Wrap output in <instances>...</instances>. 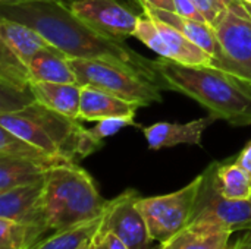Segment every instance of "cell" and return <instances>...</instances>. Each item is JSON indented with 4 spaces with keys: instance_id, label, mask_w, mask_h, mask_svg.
<instances>
[{
    "instance_id": "cell-1",
    "label": "cell",
    "mask_w": 251,
    "mask_h": 249,
    "mask_svg": "<svg viewBox=\"0 0 251 249\" xmlns=\"http://www.w3.org/2000/svg\"><path fill=\"white\" fill-rule=\"evenodd\" d=\"M0 18L13 19L37 29L68 59L112 62L166 90L153 60L134 51L124 40L106 35L84 22L63 0L0 1Z\"/></svg>"
},
{
    "instance_id": "cell-2",
    "label": "cell",
    "mask_w": 251,
    "mask_h": 249,
    "mask_svg": "<svg viewBox=\"0 0 251 249\" xmlns=\"http://www.w3.org/2000/svg\"><path fill=\"white\" fill-rule=\"evenodd\" d=\"M168 91L200 103L212 116L232 126L251 125V82L213 66H193L165 57L153 60Z\"/></svg>"
},
{
    "instance_id": "cell-3",
    "label": "cell",
    "mask_w": 251,
    "mask_h": 249,
    "mask_svg": "<svg viewBox=\"0 0 251 249\" xmlns=\"http://www.w3.org/2000/svg\"><path fill=\"white\" fill-rule=\"evenodd\" d=\"M107 201L93 178L76 163L53 167L44 178L40 198L43 233L75 227L100 217Z\"/></svg>"
},
{
    "instance_id": "cell-4",
    "label": "cell",
    "mask_w": 251,
    "mask_h": 249,
    "mask_svg": "<svg viewBox=\"0 0 251 249\" xmlns=\"http://www.w3.org/2000/svg\"><path fill=\"white\" fill-rule=\"evenodd\" d=\"M0 126L51 156L75 163L103 145L78 119L63 116L38 101L16 112L0 113Z\"/></svg>"
},
{
    "instance_id": "cell-5",
    "label": "cell",
    "mask_w": 251,
    "mask_h": 249,
    "mask_svg": "<svg viewBox=\"0 0 251 249\" xmlns=\"http://www.w3.org/2000/svg\"><path fill=\"white\" fill-rule=\"evenodd\" d=\"M79 85H90L141 107L160 103L162 88L121 65L106 60L69 59Z\"/></svg>"
},
{
    "instance_id": "cell-6",
    "label": "cell",
    "mask_w": 251,
    "mask_h": 249,
    "mask_svg": "<svg viewBox=\"0 0 251 249\" xmlns=\"http://www.w3.org/2000/svg\"><path fill=\"white\" fill-rule=\"evenodd\" d=\"M201 183L203 173L176 192L138 198V208L147 222L153 241L168 242L188 227L194 217Z\"/></svg>"
},
{
    "instance_id": "cell-7",
    "label": "cell",
    "mask_w": 251,
    "mask_h": 249,
    "mask_svg": "<svg viewBox=\"0 0 251 249\" xmlns=\"http://www.w3.org/2000/svg\"><path fill=\"white\" fill-rule=\"evenodd\" d=\"M160 57L193 66H212V56L187 38L176 28L143 13L138 18L134 35Z\"/></svg>"
},
{
    "instance_id": "cell-8",
    "label": "cell",
    "mask_w": 251,
    "mask_h": 249,
    "mask_svg": "<svg viewBox=\"0 0 251 249\" xmlns=\"http://www.w3.org/2000/svg\"><path fill=\"white\" fill-rule=\"evenodd\" d=\"M216 164L212 163L203 172V183L196 204L193 222L213 223L231 229L251 230V200H229L216 185Z\"/></svg>"
},
{
    "instance_id": "cell-9",
    "label": "cell",
    "mask_w": 251,
    "mask_h": 249,
    "mask_svg": "<svg viewBox=\"0 0 251 249\" xmlns=\"http://www.w3.org/2000/svg\"><path fill=\"white\" fill-rule=\"evenodd\" d=\"M213 28L235 75L251 82V15L243 1L229 3Z\"/></svg>"
},
{
    "instance_id": "cell-10",
    "label": "cell",
    "mask_w": 251,
    "mask_h": 249,
    "mask_svg": "<svg viewBox=\"0 0 251 249\" xmlns=\"http://www.w3.org/2000/svg\"><path fill=\"white\" fill-rule=\"evenodd\" d=\"M140 194L126 189L107 201L101 214V226L113 232L129 249H151V235L147 222L138 208Z\"/></svg>"
},
{
    "instance_id": "cell-11",
    "label": "cell",
    "mask_w": 251,
    "mask_h": 249,
    "mask_svg": "<svg viewBox=\"0 0 251 249\" xmlns=\"http://www.w3.org/2000/svg\"><path fill=\"white\" fill-rule=\"evenodd\" d=\"M66 4L84 22L113 38L125 40L137 29L140 16L118 0H69Z\"/></svg>"
},
{
    "instance_id": "cell-12",
    "label": "cell",
    "mask_w": 251,
    "mask_h": 249,
    "mask_svg": "<svg viewBox=\"0 0 251 249\" xmlns=\"http://www.w3.org/2000/svg\"><path fill=\"white\" fill-rule=\"evenodd\" d=\"M141 7L144 10V13L176 28L178 31H181L187 38H190L193 43H196L199 47H201L206 53H209L212 56V66L222 69L225 72L234 73V68L229 63L219 40L216 35V31L212 25H209L207 22H201V21H194V19H188L184 18L181 15H178L176 12H169V10H163V9H156V7H150L144 3H141Z\"/></svg>"
},
{
    "instance_id": "cell-13",
    "label": "cell",
    "mask_w": 251,
    "mask_h": 249,
    "mask_svg": "<svg viewBox=\"0 0 251 249\" xmlns=\"http://www.w3.org/2000/svg\"><path fill=\"white\" fill-rule=\"evenodd\" d=\"M44 179L0 192V217L31 227L35 241L44 235L40 222V198Z\"/></svg>"
},
{
    "instance_id": "cell-14",
    "label": "cell",
    "mask_w": 251,
    "mask_h": 249,
    "mask_svg": "<svg viewBox=\"0 0 251 249\" xmlns=\"http://www.w3.org/2000/svg\"><path fill=\"white\" fill-rule=\"evenodd\" d=\"M218 120L215 116L196 119L188 123H169L159 122L151 126L143 128L150 150H162L176 145H200L204 131Z\"/></svg>"
},
{
    "instance_id": "cell-15",
    "label": "cell",
    "mask_w": 251,
    "mask_h": 249,
    "mask_svg": "<svg viewBox=\"0 0 251 249\" xmlns=\"http://www.w3.org/2000/svg\"><path fill=\"white\" fill-rule=\"evenodd\" d=\"M141 106L137 103L126 101L103 90L82 85L79 120L99 122L106 117L118 116H135V112Z\"/></svg>"
},
{
    "instance_id": "cell-16",
    "label": "cell",
    "mask_w": 251,
    "mask_h": 249,
    "mask_svg": "<svg viewBox=\"0 0 251 249\" xmlns=\"http://www.w3.org/2000/svg\"><path fill=\"white\" fill-rule=\"evenodd\" d=\"M0 43H3L25 65H28L40 50L53 47L37 29L7 18H0Z\"/></svg>"
},
{
    "instance_id": "cell-17",
    "label": "cell",
    "mask_w": 251,
    "mask_h": 249,
    "mask_svg": "<svg viewBox=\"0 0 251 249\" xmlns=\"http://www.w3.org/2000/svg\"><path fill=\"white\" fill-rule=\"evenodd\" d=\"M31 91L40 104L72 119L79 120L82 85L57 82H32Z\"/></svg>"
},
{
    "instance_id": "cell-18",
    "label": "cell",
    "mask_w": 251,
    "mask_h": 249,
    "mask_svg": "<svg viewBox=\"0 0 251 249\" xmlns=\"http://www.w3.org/2000/svg\"><path fill=\"white\" fill-rule=\"evenodd\" d=\"M28 69L31 82L78 84L68 56L56 47H49L35 53L28 63Z\"/></svg>"
},
{
    "instance_id": "cell-19",
    "label": "cell",
    "mask_w": 251,
    "mask_h": 249,
    "mask_svg": "<svg viewBox=\"0 0 251 249\" xmlns=\"http://www.w3.org/2000/svg\"><path fill=\"white\" fill-rule=\"evenodd\" d=\"M50 169L53 167L35 160L0 157V192L38 182Z\"/></svg>"
},
{
    "instance_id": "cell-20",
    "label": "cell",
    "mask_w": 251,
    "mask_h": 249,
    "mask_svg": "<svg viewBox=\"0 0 251 249\" xmlns=\"http://www.w3.org/2000/svg\"><path fill=\"white\" fill-rule=\"evenodd\" d=\"M0 157H13V158H28L46 163L51 167L63 166L75 163L72 160H68L65 157L51 156L41 148L32 145L31 142L19 138L18 135L12 134L10 131L0 126Z\"/></svg>"
},
{
    "instance_id": "cell-21",
    "label": "cell",
    "mask_w": 251,
    "mask_h": 249,
    "mask_svg": "<svg viewBox=\"0 0 251 249\" xmlns=\"http://www.w3.org/2000/svg\"><path fill=\"white\" fill-rule=\"evenodd\" d=\"M100 222L101 216L94 220L78 225L75 227L53 232L49 238L40 239L29 249H79L82 245L90 242Z\"/></svg>"
},
{
    "instance_id": "cell-22",
    "label": "cell",
    "mask_w": 251,
    "mask_h": 249,
    "mask_svg": "<svg viewBox=\"0 0 251 249\" xmlns=\"http://www.w3.org/2000/svg\"><path fill=\"white\" fill-rule=\"evenodd\" d=\"M216 185L219 192L229 200H250V175L237 163L216 164Z\"/></svg>"
},
{
    "instance_id": "cell-23",
    "label": "cell",
    "mask_w": 251,
    "mask_h": 249,
    "mask_svg": "<svg viewBox=\"0 0 251 249\" xmlns=\"http://www.w3.org/2000/svg\"><path fill=\"white\" fill-rule=\"evenodd\" d=\"M35 242L31 227L0 217V249H29Z\"/></svg>"
},
{
    "instance_id": "cell-24",
    "label": "cell",
    "mask_w": 251,
    "mask_h": 249,
    "mask_svg": "<svg viewBox=\"0 0 251 249\" xmlns=\"http://www.w3.org/2000/svg\"><path fill=\"white\" fill-rule=\"evenodd\" d=\"M135 116H118V117H106L97 122V125L91 129L93 136L103 142V139L118 134L121 129L126 126H137L135 123Z\"/></svg>"
},
{
    "instance_id": "cell-25",
    "label": "cell",
    "mask_w": 251,
    "mask_h": 249,
    "mask_svg": "<svg viewBox=\"0 0 251 249\" xmlns=\"http://www.w3.org/2000/svg\"><path fill=\"white\" fill-rule=\"evenodd\" d=\"M88 249H129L121 238H118L113 232L101 226V222L96 232L93 233L90 242H88Z\"/></svg>"
},
{
    "instance_id": "cell-26",
    "label": "cell",
    "mask_w": 251,
    "mask_h": 249,
    "mask_svg": "<svg viewBox=\"0 0 251 249\" xmlns=\"http://www.w3.org/2000/svg\"><path fill=\"white\" fill-rule=\"evenodd\" d=\"M193 1L200 10V13L203 15L204 21L212 26L219 21L224 12L228 9L225 0H193Z\"/></svg>"
},
{
    "instance_id": "cell-27",
    "label": "cell",
    "mask_w": 251,
    "mask_h": 249,
    "mask_svg": "<svg viewBox=\"0 0 251 249\" xmlns=\"http://www.w3.org/2000/svg\"><path fill=\"white\" fill-rule=\"evenodd\" d=\"M174 3H175V12L178 15L188 18V19L206 22L203 15L200 13V10L197 9V6L194 4L193 0H174Z\"/></svg>"
},
{
    "instance_id": "cell-28",
    "label": "cell",
    "mask_w": 251,
    "mask_h": 249,
    "mask_svg": "<svg viewBox=\"0 0 251 249\" xmlns=\"http://www.w3.org/2000/svg\"><path fill=\"white\" fill-rule=\"evenodd\" d=\"M235 163H237L238 166H241V167L250 175L251 178V142L244 147V150H243V151L240 153V156L237 157Z\"/></svg>"
},
{
    "instance_id": "cell-29",
    "label": "cell",
    "mask_w": 251,
    "mask_h": 249,
    "mask_svg": "<svg viewBox=\"0 0 251 249\" xmlns=\"http://www.w3.org/2000/svg\"><path fill=\"white\" fill-rule=\"evenodd\" d=\"M141 3H144V4H147L150 7L175 12V3H174V0H140V4Z\"/></svg>"
},
{
    "instance_id": "cell-30",
    "label": "cell",
    "mask_w": 251,
    "mask_h": 249,
    "mask_svg": "<svg viewBox=\"0 0 251 249\" xmlns=\"http://www.w3.org/2000/svg\"><path fill=\"white\" fill-rule=\"evenodd\" d=\"M241 241H243V244H244V248L251 249V232L249 235H246V238H243Z\"/></svg>"
},
{
    "instance_id": "cell-31",
    "label": "cell",
    "mask_w": 251,
    "mask_h": 249,
    "mask_svg": "<svg viewBox=\"0 0 251 249\" xmlns=\"http://www.w3.org/2000/svg\"><path fill=\"white\" fill-rule=\"evenodd\" d=\"M154 249H172V242H171V241H168V242L159 244V247Z\"/></svg>"
},
{
    "instance_id": "cell-32",
    "label": "cell",
    "mask_w": 251,
    "mask_h": 249,
    "mask_svg": "<svg viewBox=\"0 0 251 249\" xmlns=\"http://www.w3.org/2000/svg\"><path fill=\"white\" fill-rule=\"evenodd\" d=\"M232 249H246V248H244V244H243V241L240 239V241H238V242H237V244L232 247Z\"/></svg>"
},
{
    "instance_id": "cell-33",
    "label": "cell",
    "mask_w": 251,
    "mask_h": 249,
    "mask_svg": "<svg viewBox=\"0 0 251 249\" xmlns=\"http://www.w3.org/2000/svg\"><path fill=\"white\" fill-rule=\"evenodd\" d=\"M243 1V4H244V7L247 9V12L251 15V3H249V1H246V0H241Z\"/></svg>"
},
{
    "instance_id": "cell-34",
    "label": "cell",
    "mask_w": 251,
    "mask_h": 249,
    "mask_svg": "<svg viewBox=\"0 0 251 249\" xmlns=\"http://www.w3.org/2000/svg\"><path fill=\"white\" fill-rule=\"evenodd\" d=\"M79 249H88V242H87L85 245H82V247H81V248H79Z\"/></svg>"
},
{
    "instance_id": "cell-35",
    "label": "cell",
    "mask_w": 251,
    "mask_h": 249,
    "mask_svg": "<svg viewBox=\"0 0 251 249\" xmlns=\"http://www.w3.org/2000/svg\"><path fill=\"white\" fill-rule=\"evenodd\" d=\"M232 1H234V0H225V3H226V4H229V3H232Z\"/></svg>"
},
{
    "instance_id": "cell-36",
    "label": "cell",
    "mask_w": 251,
    "mask_h": 249,
    "mask_svg": "<svg viewBox=\"0 0 251 249\" xmlns=\"http://www.w3.org/2000/svg\"><path fill=\"white\" fill-rule=\"evenodd\" d=\"M0 1H19V0H0Z\"/></svg>"
},
{
    "instance_id": "cell-37",
    "label": "cell",
    "mask_w": 251,
    "mask_h": 249,
    "mask_svg": "<svg viewBox=\"0 0 251 249\" xmlns=\"http://www.w3.org/2000/svg\"><path fill=\"white\" fill-rule=\"evenodd\" d=\"M63 1L66 3V1H69V0H63ZM135 1H138V3H140V0H135Z\"/></svg>"
},
{
    "instance_id": "cell-38",
    "label": "cell",
    "mask_w": 251,
    "mask_h": 249,
    "mask_svg": "<svg viewBox=\"0 0 251 249\" xmlns=\"http://www.w3.org/2000/svg\"><path fill=\"white\" fill-rule=\"evenodd\" d=\"M246 1H249V3H251V0H246Z\"/></svg>"
},
{
    "instance_id": "cell-39",
    "label": "cell",
    "mask_w": 251,
    "mask_h": 249,
    "mask_svg": "<svg viewBox=\"0 0 251 249\" xmlns=\"http://www.w3.org/2000/svg\"><path fill=\"white\" fill-rule=\"evenodd\" d=\"M250 200H251V197H250Z\"/></svg>"
}]
</instances>
